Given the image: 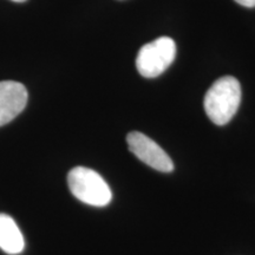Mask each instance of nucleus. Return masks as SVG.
Returning <instances> with one entry per match:
<instances>
[{
  "label": "nucleus",
  "instance_id": "f257e3e1",
  "mask_svg": "<svg viewBox=\"0 0 255 255\" xmlns=\"http://www.w3.org/2000/svg\"><path fill=\"white\" fill-rule=\"evenodd\" d=\"M241 85L237 78L225 76L218 79L205 96L207 116L216 126H225L240 107Z\"/></svg>",
  "mask_w": 255,
  "mask_h": 255
},
{
  "label": "nucleus",
  "instance_id": "0eeeda50",
  "mask_svg": "<svg viewBox=\"0 0 255 255\" xmlns=\"http://www.w3.org/2000/svg\"><path fill=\"white\" fill-rule=\"evenodd\" d=\"M235 1L245 7H255V0H235Z\"/></svg>",
  "mask_w": 255,
  "mask_h": 255
},
{
  "label": "nucleus",
  "instance_id": "7ed1b4c3",
  "mask_svg": "<svg viewBox=\"0 0 255 255\" xmlns=\"http://www.w3.org/2000/svg\"><path fill=\"white\" fill-rule=\"evenodd\" d=\"M175 56V41L169 37H159L141 47L136 58V68L143 77H158L171 65Z\"/></svg>",
  "mask_w": 255,
  "mask_h": 255
},
{
  "label": "nucleus",
  "instance_id": "423d86ee",
  "mask_svg": "<svg viewBox=\"0 0 255 255\" xmlns=\"http://www.w3.org/2000/svg\"><path fill=\"white\" fill-rule=\"evenodd\" d=\"M25 247L24 237L13 219L0 214V250L11 255L20 254Z\"/></svg>",
  "mask_w": 255,
  "mask_h": 255
},
{
  "label": "nucleus",
  "instance_id": "f03ea898",
  "mask_svg": "<svg viewBox=\"0 0 255 255\" xmlns=\"http://www.w3.org/2000/svg\"><path fill=\"white\" fill-rule=\"evenodd\" d=\"M70 190L76 199L87 205L104 207L109 205L113 194L110 187L97 171L85 167H76L68 175Z\"/></svg>",
  "mask_w": 255,
  "mask_h": 255
},
{
  "label": "nucleus",
  "instance_id": "39448f33",
  "mask_svg": "<svg viewBox=\"0 0 255 255\" xmlns=\"http://www.w3.org/2000/svg\"><path fill=\"white\" fill-rule=\"evenodd\" d=\"M27 98V90L21 83L0 82V127L11 122L25 109Z\"/></svg>",
  "mask_w": 255,
  "mask_h": 255
},
{
  "label": "nucleus",
  "instance_id": "6e6552de",
  "mask_svg": "<svg viewBox=\"0 0 255 255\" xmlns=\"http://www.w3.org/2000/svg\"><path fill=\"white\" fill-rule=\"evenodd\" d=\"M12 1H15V2H24V1H26V0H12Z\"/></svg>",
  "mask_w": 255,
  "mask_h": 255
},
{
  "label": "nucleus",
  "instance_id": "20e7f679",
  "mask_svg": "<svg viewBox=\"0 0 255 255\" xmlns=\"http://www.w3.org/2000/svg\"><path fill=\"white\" fill-rule=\"evenodd\" d=\"M129 150L139 158L143 163L155 170L170 173L174 170V163L169 155L155 141L139 131H131L127 136Z\"/></svg>",
  "mask_w": 255,
  "mask_h": 255
}]
</instances>
